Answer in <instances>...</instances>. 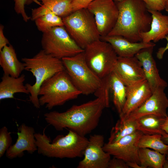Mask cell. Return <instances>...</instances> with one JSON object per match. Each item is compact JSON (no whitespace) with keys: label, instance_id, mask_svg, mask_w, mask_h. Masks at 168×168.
Masks as SVG:
<instances>
[{"label":"cell","instance_id":"12","mask_svg":"<svg viewBox=\"0 0 168 168\" xmlns=\"http://www.w3.org/2000/svg\"><path fill=\"white\" fill-rule=\"evenodd\" d=\"M88 140L84 152V158L79 163L77 168H108L111 155L103 149L104 136L95 134L91 136Z\"/></svg>","mask_w":168,"mask_h":168},{"label":"cell","instance_id":"14","mask_svg":"<svg viewBox=\"0 0 168 168\" xmlns=\"http://www.w3.org/2000/svg\"><path fill=\"white\" fill-rule=\"evenodd\" d=\"M113 72L127 86L146 80L142 64L135 56H118Z\"/></svg>","mask_w":168,"mask_h":168},{"label":"cell","instance_id":"29","mask_svg":"<svg viewBox=\"0 0 168 168\" xmlns=\"http://www.w3.org/2000/svg\"><path fill=\"white\" fill-rule=\"evenodd\" d=\"M11 133L6 126H3L0 129V158L3 156L12 145Z\"/></svg>","mask_w":168,"mask_h":168},{"label":"cell","instance_id":"39","mask_svg":"<svg viewBox=\"0 0 168 168\" xmlns=\"http://www.w3.org/2000/svg\"><path fill=\"white\" fill-rule=\"evenodd\" d=\"M161 139L166 144L168 145V133H166L165 135L162 136Z\"/></svg>","mask_w":168,"mask_h":168},{"label":"cell","instance_id":"27","mask_svg":"<svg viewBox=\"0 0 168 168\" xmlns=\"http://www.w3.org/2000/svg\"><path fill=\"white\" fill-rule=\"evenodd\" d=\"M53 12L63 18L73 12L72 0H37Z\"/></svg>","mask_w":168,"mask_h":168},{"label":"cell","instance_id":"24","mask_svg":"<svg viewBox=\"0 0 168 168\" xmlns=\"http://www.w3.org/2000/svg\"><path fill=\"white\" fill-rule=\"evenodd\" d=\"M166 155L147 148H139L138 157L142 168H163Z\"/></svg>","mask_w":168,"mask_h":168},{"label":"cell","instance_id":"37","mask_svg":"<svg viewBox=\"0 0 168 168\" xmlns=\"http://www.w3.org/2000/svg\"><path fill=\"white\" fill-rule=\"evenodd\" d=\"M161 127L163 131L166 133H168V116L164 118Z\"/></svg>","mask_w":168,"mask_h":168},{"label":"cell","instance_id":"33","mask_svg":"<svg viewBox=\"0 0 168 168\" xmlns=\"http://www.w3.org/2000/svg\"><path fill=\"white\" fill-rule=\"evenodd\" d=\"M127 163L124 160L113 157L109 161L108 168H129Z\"/></svg>","mask_w":168,"mask_h":168},{"label":"cell","instance_id":"10","mask_svg":"<svg viewBox=\"0 0 168 168\" xmlns=\"http://www.w3.org/2000/svg\"><path fill=\"white\" fill-rule=\"evenodd\" d=\"M87 9L93 15L101 37L107 35L115 26L119 11L113 0H95Z\"/></svg>","mask_w":168,"mask_h":168},{"label":"cell","instance_id":"22","mask_svg":"<svg viewBox=\"0 0 168 168\" xmlns=\"http://www.w3.org/2000/svg\"><path fill=\"white\" fill-rule=\"evenodd\" d=\"M108 81L110 91L113 94L114 104L119 114L126 102L127 86L113 71L108 76Z\"/></svg>","mask_w":168,"mask_h":168},{"label":"cell","instance_id":"31","mask_svg":"<svg viewBox=\"0 0 168 168\" xmlns=\"http://www.w3.org/2000/svg\"><path fill=\"white\" fill-rule=\"evenodd\" d=\"M148 10L161 12L165 9V0H142Z\"/></svg>","mask_w":168,"mask_h":168},{"label":"cell","instance_id":"36","mask_svg":"<svg viewBox=\"0 0 168 168\" xmlns=\"http://www.w3.org/2000/svg\"><path fill=\"white\" fill-rule=\"evenodd\" d=\"M165 39L167 41L166 46L165 47H161L159 48L156 53V57L159 60L162 59L164 53L168 49V35L166 36Z\"/></svg>","mask_w":168,"mask_h":168},{"label":"cell","instance_id":"40","mask_svg":"<svg viewBox=\"0 0 168 168\" xmlns=\"http://www.w3.org/2000/svg\"><path fill=\"white\" fill-rule=\"evenodd\" d=\"M163 167L164 168H168V160L166 159L163 165Z\"/></svg>","mask_w":168,"mask_h":168},{"label":"cell","instance_id":"21","mask_svg":"<svg viewBox=\"0 0 168 168\" xmlns=\"http://www.w3.org/2000/svg\"><path fill=\"white\" fill-rule=\"evenodd\" d=\"M24 74L14 77L3 74L0 82V100L14 98L16 93L29 94L24 82Z\"/></svg>","mask_w":168,"mask_h":168},{"label":"cell","instance_id":"32","mask_svg":"<svg viewBox=\"0 0 168 168\" xmlns=\"http://www.w3.org/2000/svg\"><path fill=\"white\" fill-rule=\"evenodd\" d=\"M51 12H52L42 5L37 8L32 10L30 19L35 21L37 18Z\"/></svg>","mask_w":168,"mask_h":168},{"label":"cell","instance_id":"3","mask_svg":"<svg viewBox=\"0 0 168 168\" xmlns=\"http://www.w3.org/2000/svg\"><path fill=\"white\" fill-rule=\"evenodd\" d=\"M38 153L49 158H73L83 156L88 140L69 130L65 136L59 135L52 141L45 133H35Z\"/></svg>","mask_w":168,"mask_h":168},{"label":"cell","instance_id":"44","mask_svg":"<svg viewBox=\"0 0 168 168\" xmlns=\"http://www.w3.org/2000/svg\"><path fill=\"white\" fill-rule=\"evenodd\" d=\"M167 115H168V112H167Z\"/></svg>","mask_w":168,"mask_h":168},{"label":"cell","instance_id":"17","mask_svg":"<svg viewBox=\"0 0 168 168\" xmlns=\"http://www.w3.org/2000/svg\"><path fill=\"white\" fill-rule=\"evenodd\" d=\"M152 93L146 80L127 86L126 101L119 114L120 119L124 120L130 113L143 104Z\"/></svg>","mask_w":168,"mask_h":168},{"label":"cell","instance_id":"43","mask_svg":"<svg viewBox=\"0 0 168 168\" xmlns=\"http://www.w3.org/2000/svg\"><path fill=\"white\" fill-rule=\"evenodd\" d=\"M166 159L168 160V152L166 154Z\"/></svg>","mask_w":168,"mask_h":168},{"label":"cell","instance_id":"15","mask_svg":"<svg viewBox=\"0 0 168 168\" xmlns=\"http://www.w3.org/2000/svg\"><path fill=\"white\" fill-rule=\"evenodd\" d=\"M35 133V129L32 127L24 123L21 125L17 133L16 141L6 152V157L10 159L21 157L25 151L32 154L37 151Z\"/></svg>","mask_w":168,"mask_h":168},{"label":"cell","instance_id":"18","mask_svg":"<svg viewBox=\"0 0 168 168\" xmlns=\"http://www.w3.org/2000/svg\"><path fill=\"white\" fill-rule=\"evenodd\" d=\"M100 39L109 43L117 56L121 57L134 56L142 49L156 45L155 43L151 42H132L119 35H107L101 37Z\"/></svg>","mask_w":168,"mask_h":168},{"label":"cell","instance_id":"41","mask_svg":"<svg viewBox=\"0 0 168 168\" xmlns=\"http://www.w3.org/2000/svg\"><path fill=\"white\" fill-rule=\"evenodd\" d=\"M165 9L168 12V0H165Z\"/></svg>","mask_w":168,"mask_h":168},{"label":"cell","instance_id":"4","mask_svg":"<svg viewBox=\"0 0 168 168\" xmlns=\"http://www.w3.org/2000/svg\"><path fill=\"white\" fill-rule=\"evenodd\" d=\"M21 60L25 70L30 72L35 80L33 85L25 84L30 94L29 100L35 107L39 109L41 106L38 94L40 88L45 80L65 69L62 61L42 49L32 58H24Z\"/></svg>","mask_w":168,"mask_h":168},{"label":"cell","instance_id":"23","mask_svg":"<svg viewBox=\"0 0 168 168\" xmlns=\"http://www.w3.org/2000/svg\"><path fill=\"white\" fill-rule=\"evenodd\" d=\"M154 114H148L141 117L135 120L137 130L144 134H160L162 136L166 133L161 128L164 118Z\"/></svg>","mask_w":168,"mask_h":168},{"label":"cell","instance_id":"38","mask_svg":"<svg viewBox=\"0 0 168 168\" xmlns=\"http://www.w3.org/2000/svg\"><path fill=\"white\" fill-rule=\"evenodd\" d=\"M129 168H142L139 164L135 162H130L127 163Z\"/></svg>","mask_w":168,"mask_h":168},{"label":"cell","instance_id":"1","mask_svg":"<svg viewBox=\"0 0 168 168\" xmlns=\"http://www.w3.org/2000/svg\"><path fill=\"white\" fill-rule=\"evenodd\" d=\"M110 90L107 83L95 94V99L79 105L72 106L62 112L54 111L44 114L46 122L57 131L67 128L82 136L96 128L104 109L110 105Z\"/></svg>","mask_w":168,"mask_h":168},{"label":"cell","instance_id":"5","mask_svg":"<svg viewBox=\"0 0 168 168\" xmlns=\"http://www.w3.org/2000/svg\"><path fill=\"white\" fill-rule=\"evenodd\" d=\"M81 94L64 69L43 83L39 91V100L41 106L45 105L50 110L77 98Z\"/></svg>","mask_w":168,"mask_h":168},{"label":"cell","instance_id":"2","mask_svg":"<svg viewBox=\"0 0 168 168\" xmlns=\"http://www.w3.org/2000/svg\"><path fill=\"white\" fill-rule=\"evenodd\" d=\"M119 15L108 35L122 36L132 42L142 41L141 34L150 29L151 14L142 0H124L116 4Z\"/></svg>","mask_w":168,"mask_h":168},{"label":"cell","instance_id":"42","mask_svg":"<svg viewBox=\"0 0 168 168\" xmlns=\"http://www.w3.org/2000/svg\"><path fill=\"white\" fill-rule=\"evenodd\" d=\"M114 2H121L123 1H124V0H113Z\"/></svg>","mask_w":168,"mask_h":168},{"label":"cell","instance_id":"30","mask_svg":"<svg viewBox=\"0 0 168 168\" xmlns=\"http://www.w3.org/2000/svg\"><path fill=\"white\" fill-rule=\"evenodd\" d=\"M34 0H13L14 2V9L16 13L22 16L23 21L28 22L30 17L28 16L26 12L25 6L32 2Z\"/></svg>","mask_w":168,"mask_h":168},{"label":"cell","instance_id":"35","mask_svg":"<svg viewBox=\"0 0 168 168\" xmlns=\"http://www.w3.org/2000/svg\"><path fill=\"white\" fill-rule=\"evenodd\" d=\"M4 26L0 25V51L5 46L10 44L8 40L6 37L4 33Z\"/></svg>","mask_w":168,"mask_h":168},{"label":"cell","instance_id":"34","mask_svg":"<svg viewBox=\"0 0 168 168\" xmlns=\"http://www.w3.org/2000/svg\"><path fill=\"white\" fill-rule=\"evenodd\" d=\"M95 0H72L73 12L83 8H87L88 6Z\"/></svg>","mask_w":168,"mask_h":168},{"label":"cell","instance_id":"28","mask_svg":"<svg viewBox=\"0 0 168 168\" xmlns=\"http://www.w3.org/2000/svg\"><path fill=\"white\" fill-rule=\"evenodd\" d=\"M37 29L42 33L56 26H64L62 18L51 12L35 21Z\"/></svg>","mask_w":168,"mask_h":168},{"label":"cell","instance_id":"26","mask_svg":"<svg viewBox=\"0 0 168 168\" xmlns=\"http://www.w3.org/2000/svg\"><path fill=\"white\" fill-rule=\"evenodd\" d=\"M162 137L160 134H143L139 139L138 147L151 149L166 155L168 152V145L163 142Z\"/></svg>","mask_w":168,"mask_h":168},{"label":"cell","instance_id":"20","mask_svg":"<svg viewBox=\"0 0 168 168\" xmlns=\"http://www.w3.org/2000/svg\"><path fill=\"white\" fill-rule=\"evenodd\" d=\"M0 65L4 74L18 77L25 70L23 63L18 59L15 50L9 44L0 51Z\"/></svg>","mask_w":168,"mask_h":168},{"label":"cell","instance_id":"6","mask_svg":"<svg viewBox=\"0 0 168 168\" xmlns=\"http://www.w3.org/2000/svg\"><path fill=\"white\" fill-rule=\"evenodd\" d=\"M62 19L69 35L83 49L89 44L100 39L94 16L87 8L74 11Z\"/></svg>","mask_w":168,"mask_h":168},{"label":"cell","instance_id":"25","mask_svg":"<svg viewBox=\"0 0 168 168\" xmlns=\"http://www.w3.org/2000/svg\"><path fill=\"white\" fill-rule=\"evenodd\" d=\"M137 130L136 120H121L120 119L111 129L108 142L113 143Z\"/></svg>","mask_w":168,"mask_h":168},{"label":"cell","instance_id":"16","mask_svg":"<svg viewBox=\"0 0 168 168\" xmlns=\"http://www.w3.org/2000/svg\"><path fill=\"white\" fill-rule=\"evenodd\" d=\"M154 47L151 46L143 49L135 56L142 64L146 80L152 92L159 88H165L168 85L167 82L160 75L152 56Z\"/></svg>","mask_w":168,"mask_h":168},{"label":"cell","instance_id":"7","mask_svg":"<svg viewBox=\"0 0 168 168\" xmlns=\"http://www.w3.org/2000/svg\"><path fill=\"white\" fill-rule=\"evenodd\" d=\"M62 60L65 70L82 94L88 95L95 93L101 87L103 80L87 64L84 51Z\"/></svg>","mask_w":168,"mask_h":168},{"label":"cell","instance_id":"19","mask_svg":"<svg viewBox=\"0 0 168 168\" xmlns=\"http://www.w3.org/2000/svg\"><path fill=\"white\" fill-rule=\"evenodd\" d=\"M151 14L152 20L150 30L143 32L140 36L142 41L156 42L166 39L168 35V16L160 11L148 10Z\"/></svg>","mask_w":168,"mask_h":168},{"label":"cell","instance_id":"13","mask_svg":"<svg viewBox=\"0 0 168 168\" xmlns=\"http://www.w3.org/2000/svg\"><path fill=\"white\" fill-rule=\"evenodd\" d=\"M165 89L159 88L156 90L143 104L130 113L124 120H134L148 114L162 117L168 116V98L164 92Z\"/></svg>","mask_w":168,"mask_h":168},{"label":"cell","instance_id":"11","mask_svg":"<svg viewBox=\"0 0 168 168\" xmlns=\"http://www.w3.org/2000/svg\"><path fill=\"white\" fill-rule=\"evenodd\" d=\"M143 134L137 130L113 143H105L104 151L111 156L124 160L126 163L135 162L140 164L138 142Z\"/></svg>","mask_w":168,"mask_h":168},{"label":"cell","instance_id":"9","mask_svg":"<svg viewBox=\"0 0 168 168\" xmlns=\"http://www.w3.org/2000/svg\"><path fill=\"white\" fill-rule=\"evenodd\" d=\"M41 45L46 53L62 59L83 52L72 38L64 26L54 27L43 33Z\"/></svg>","mask_w":168,"mask_h":168},{"label":"cell","instance_id":"8","mask_svg":"<svg viewBox=\"0 0 168 168\" xmlns=\"http://www.w3.org/2000/svg\"><path fill=\"white\" fill-rule=\"evenodd\" d=\"M84 53L88 65L101 79L113 71L118 58L111 45L100 39L87 45Z\"/></svg>","mask_w":168,"mask_h":168}]
</instances>
